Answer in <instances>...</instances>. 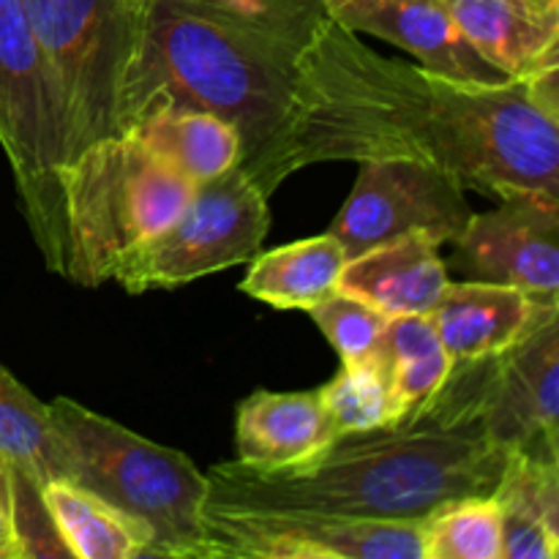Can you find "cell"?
I'll use <instances>...</instances> for the list:
<instances>
[{
	"mask_svg": "<svg viewBox=\"0 0 559 559\" xmlns=\"http://www.w3.org/2000/svg\"><path fill=\"white\" fill-rule=\"evenodd\" d=\"M497 200L495 211L473 213L453 240V265L478 282L559 304V197L511 191Z\"/></svg>",
	"mask_w": 559,
	"mask_h": 559,
	"instance_id": "12",
	"label": "cell"
},
{
	"mask_svg": "<svg viewBox=\"0 0 559 559\" xmlns=\"http://www.w3.org/2000/svg\"><path fill=\"white\" fill-rule=\"evenodd\" d=\"M424 559H502V513L495 495L462 497L424 519Z\"/></svg>",
	"mask_w": 559,
	"mask_h": 559,
	"instance_id": "25",
	"label": "cell"
},
{
	"mask_svg": "<svg viewBox=\"0 0 559 559\" xmlns=\"http://www.w3.org/2000/svg\"><path fill=\"white\" fill-rule=\"evenodd\" d=\"M374 355L391 380L404 418L424 409V404L440 391L453 369L426 314L391 317L377 342Z\"/></svg>",
	"mask_w": 559,
	"mask_h": 559,
	"instance_id": "23",
	"label": "cell"
},
{
	"mask_svg": "<svg viewBox=\"0 0 559 559\" xmlns=\"http://www.w3.org/2000/svg\"><path fill=\"white\" fill-rule=\"evenodd\" d=\"M495 500L502 513V559H557L559 464L508 453Z\"/></svg>",
	"mask_w": 559,
	"mask_h": 559,
	"instance_id": "19",
	"label": "cell"
},
{
	"mask_svg": "<svg viewBox=\"0 0 559 559\" xmlns=\"http://www.w3.org/2000/svg\"><path fill=\"white\" fill-rule=\"evenodd\" d=\"M473 213L456 175L409 158H374L360 162L355 189L328 233L342 240L349 260L409 233L453 243Z\"/></svg>",
	"mask_w": 559,
	"mask_h": 559,
	"instance_id": "10",
	"label": "cell"
},
{
	"mask_svg": "<svg viewBox=\"0 0 559 559\" xmlns=\"http://www.w3.org/2000/svg\"><path fill=\"white\" fill-rule=\"evenodd\" d=\"M0 459L33 484L71 480V456L49 415L9 369L0 366Z\"/></svg>",
	"mask_w": 559,
	"mask_h": 559,
	"instance_id": "22",
	"label": "cell"
},
{
	"mask_svg": "<svg viewBox=\"0 0 559 559\" xmlns=\"http://www.w3.org/2000/svg\"><path fill=\"white\" fill-rule=\"evenodd\" d=\"M557 309L508 284L467 278L448 282L426 317L451 364H467L508 349Z\"/></svg>",
	"mask_w": 559,
	"mask_h": 559,
	"instance_id": "14",
	"label": "cell"
},
{
	"mask_svg": "<svg viewBox=\"0 0 559 559\" xmlns=\"http://www.w3.org/2000/svg\"><path fill=\"white\" fill-rule=\"evenodd\" d=\"M480 426L506 453L559 464V309L480 358Z\"/></svg>",
	"mask_w": 559,
	"mask_h": 559,
	"instance_id": "11",
	"label": "cell"
},
{
	"mask_svg": "<svg viewBox=\"0 0 559 559\" xmlns=\"http://www.w3.org/2000/svg\"><path fill=\"white\" fill-rule=\"evenodd\" d=\"M409 158L486 197H559V120L530 80L475 85L385 58L331 16L298 60L276 183L320 162Z\"/></svg>",
	"mask_w": 559,
	"mask_h": 559,
	"instance_id": "1",
	"label": "cell"
},
{
	"mask_svg": "<svg viewBox=\"0 0 559 559\" xmlns=\"http://www.w3.org/2000/svg\"><path fill=\"white\" fill-rule=\"evenodd\" d=\"M309 44L194 0H151L120 93V134L158 104L205 109L238 129L240 167L271 197Z\"/></svg>",
	"mask_w": 559,
	"mask_h": 559,
	"instance_id": "3",
	"label": "cell"
},
{
	"mask_svg": "<svg viewBox=\"0 0 559 559\" xmlns=\"http://www.w3.org/2000/svg\"><path fill=\"white\" fill-rule=\"evenodd\" d=\"M49 415L71 456V484L93 491L151 533L147 557L211 559L207 473L186 453L134 435L82 407L49 402Z\"/></svg>",
	"mask_w": 559,
	"mask_h": 559,
	"instance_id": "4",
	"label": "cell"
},
{
	"mask_svg": "<svg viewBox=\"0 0 559 559\" xmlns=\"http://www.w3.org/2000/svg\"><path fill=\"white\" fill-rule=\"evenodd\" d=\"M338 437L317 391H254L240 402L235 420L238 464L257 473H287L333 445Z\"/></svg>",
	"mask_w": 559,
	"mask_h": 559,
	"instance_id": "15",
	"label": "cell"
},
{
	"mask_svg": "<svg viewBox=\"0 0 559 559\" xmlns=\"http://www.w3.org/2000/svg\"><path fill=\"white\" fill-rule=\"evenodd\" d=\"M309 317L325 333V338L338 353L342 364L360 360L374 353L377 342H380L382 331H385L388 320H391L377 306L366 304L364 298L344 293V289H336L325 300L311 306Z\"/></svg>",
	"mask_w": 559,
	"mask_h": 559,
	"instance_id": "26",
	"label": "cell"
},
{
	"mask_svg": "<svg viewBox=\"0 0 559 559\" xmlns=\"http://www.w3.org/2000/svg\"><path fill=\"white\" fill-rule=\"evenodd\" d=\"M0 147L16 197L49 273H69V235L60 169L66 158L63 109L47 55L22 0H0Z\"/></svg>",
	"mask_w": 559,
	"mask_h": 559,
	"instance_id": "6",
	"label": "cell"
},
{
	"mask_svg": "<svg viewBox=\"0 0 559 559\" xmlns=\"http://www.w3.org/2000/svg\"><path fill=\"white\" fill-rule=\"evenodd\" d=\"M267 229V194L243 167H233L197 186L189 205L162 235L120 260L112 282L129 295L200 282L249 262L265 243Z\"/></svg>",
	"mask_w": 559,
	"mask_h": 559,
	"instance_id": "8",
	"label": "cell"
},
{
	"mask_svg": "<svg viewBox=\"0 0 559 559\" xmlns=\"http://www.w3.org/2000/svg\"><path fill=\"white\" fill-rule=\"evenodd\" d=\"M0 559H20L14 533V497H11V469L0 459Z\"/></svg>",
	"mask_w": 559,
	"mask_h": 559,
	"instance_id": "28",
	"label": "cell"
},
{
	"mask_svg": "<svg viewBox=\"0 0 559 559\" xmlns=\"http://www.w3.org/2000/svg\"><path fill=\"white\" fill-rule=\"evenodd\" d=\"M322 9L347 31L385 38L442 76L475 85L508 82L467 41L445 0H322Z\"/></svg>",
	"mask_w": 559,
	"mask_h": 559,
	"instance_id": "13",
	"label": "cell"
},
{
	"mask_svg": "<svg viewBox=\"0 0 559 559\" xmlns=\"http://www.w3.org/2000/svg\"><path fill=\"white\" fill-rule=\"evenodd\" d=\"M60 186L69 235L66 278L80 287L112 282L120 260L162 235L197 189L129 134L85 147L63 167Z\"/></svg>",
	"mask_w": 559,
	"mask_h": 559,
	"instance_id": "5",
	"label": "cell"
},
{
	"mask_svg": "<svg viewBox=\"0 0 559 559\" xmlns=\"http://www.w3.org/2000/svg\"><path fill=\"white\" fill-rule=\"evenodd\" d=\"M11 469V497H14V533L20 559L36 557H71L69 546L60 538L47 506L41 486L33 484L25 473Z\"/></svg>",
	"mask_w": 559,
	"mask_h": 559,
	"instance_id": "27",
	"label": "cell"
},
{
	"mask_svg": "<svg viewBox=\"0 0 559 559\" xmlns=\"http://www.w3.org/2000/svg\"><path fill=\"white\" fill-rule=\"evenodd\" d=\"M41 495L74 559H140L151 551V533L93 491L52 480L41 486Z\"/></svg>",
	"mask_w": 559,
	"mask_h": 559,
	"instance_id": "21",
	"label": "cell"
},
{
	"mask_svg": "<svg viewBox=\"0 0 559 559\" xmlns=\"http://www.w3.org/2000/svg\"><path fill=\"white\" fill-rule=\"evenodd\" d=\"M486 63L508 80L559 69V0H445Z\"/></svg>",
	"mask_w": 559,
	"mask_h": 559,
	"instance_id": "16",
	"label": "cell"
},
{
	"mask_svg": "<svg viewBox=\"0 0 559 559\" xmlns=\"http://www.w3.org/2000/svg\"><path fill=\"white\" fill-rule=\"evenodd\" d=\"M317 393H320L322 407L331 415L338 437L388 429V426L404 420L391 380L374 353L342 364L338 374Z\"/></svg>",
	"mask_w": 559,
	"mask_h": 559,
	"instance_id": "24",
	"label": "cell"
},
{
	"mask_svg": "<svg viewBox=\"0 0 559 559\" xmlns=\"http://www.w3.org/2000/svg\"><path fill=\"white\" fill-rule=\"evenodd\" d=\"M123 134L134 136L158 162L194 186L218 178L243 162L238 129L205 109L158 104L145 109Z\"/></svg>",
	"mask_w": 559,
	"mask_h": 559,
	"instance_id": "18",
	"label": "cell"
},
{
	"mask_svg": "<svg viewBox=\"0 0 559 559\" xmlns=\"http://www.w3.org/2000/svg\"><path fill=\"white\" fill-rule=\"evenodd\" d=\"M147 3L151 0H22L63 109V167L85 147L120 136V93L140 49Z\"/></svg>",
	"mask_w": 559,
	"mask_h": 559,
	"instance_id": "7",
	"label": "cell"
},
{
	"mask_svg": "<svg viewBox=\"0 0 559 559\" xmlns=\"http://www.w3.org/2000/svg\"><path fill=\"white\" fill-rule=\"evenodd\" d=\"M442 246L426 233L399 235L344 265L338 289L364 298L388 317L429 314L451 282Z\"/></svg>",
	"mask_w": 559,
	"mask_h": 559,
	"instance_id": "17",
	"label": "cell"
},
{
	"mask_svg": "<svg viewBox=\"0 0 559 559\" xmlns=\"http://www.w3.org/2000/svg\"><path fill=\"white\" fill-rule=\"evenodd\" d=\"M240 293L273 309L309 311L338 289L347 251L336 235H314L273 251H257Z\"/></svg>",
	"mask_w": 559,
	"mask_h": 559,
	"instance_id": "20",
	"label": "cell"
},
{
	"mask_svg": "<svg viewBox=\"0 0 559 559\" xmlns=\"http://www.w3.org/2000/svg\"><path fill=\"white\" fill-rule=\"evenodd\" d=\"M211 559H424V522L317 511H207Z\"/></svg>",
	"mask_w": 559,
	"mask_h": 559,
	"instance_id": "9",
	"label": "cell"
},
{
	"mask_svg": "<svg viewBox=\"0 0 559 559\" xmlns=\"http://www.w3.org/2000/svg\"><path fill=\"white\" fill-rule=\"evenodd\" d=\"M478 360L453 364L424 409L388 429L342 435L287 473L238 462L207 473V511H317L377 522H424L462 497L495 495L508 453L484 435Z\"/></svg>",
	"mask_w": 559,
	"mask_h": 559,
	"instance_id": "2",
	"label": "cell"
}]
</instances>
